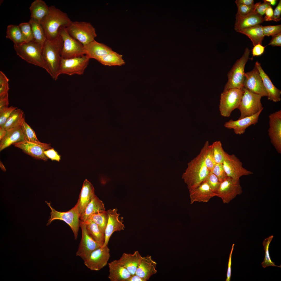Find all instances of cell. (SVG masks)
<instances>
[{"label":"cell","mask_w":281,"mask_h":281,"mask_svg":"<svg viewBox=\"0 0 281 281\" xmlns=\"http://www.w3.org/2000/svg\"><path fill=\"white\" fill-rule=\"evenodd\" d=\"M204 150L203 147L199 154L188 163V167L182 175V178L189 190L195 188L206 181L211 172L205 163Z\"/></svg>","instance_id":"cell-1"},{"label":"cell","mask_w":281,"mask_h":281,"mask_svg":"<svg viewBox=\"0 0 281 281\" xmlns=\"http://www.w3.org/2000/svg\"><path fill=\"white\" fill-rule=\"evenodd\" d=\"M63 44V40L59 34L53 40L47 39L42 48V56L48 73L55 80L59 76Z\"/></svg>","instance_id":"cell-2"},{"label":"cell","mask_w":281,"mask_h":281,"mask_svg":"<svg viewBox=\"0 0 281 281\" xmlns=\"http://www.w3.org/2000/svg\"><path fill=\"white\" fill-rule=\"evenodd\" d=\"M72 21L67 14L54 5L49 7L47 14L41 23L47 39L53 40L59 35L61 27H66Z\"/></svg>","instance_id":"cell-3"},{"label":"cell","mask_w":281,"mask_h":281,"mask_svg":"<svg viewBox=\"0 0 281 281\" xmlns=\"http://www.w3.org/2000/svg\"><path fill=\"white\" fill-rule=\"evenodd\" d=\"M17 54L27 62L48 71L43 59L42 48L34 40L17 46L14 45Z\"/></svg>","instance_id":"cell-4"},{"label":"cell","mask_w":281,"mask_h":281,"mask_svg":"<svg viewBox=\"0 0 281 281\" xmlns=\"http://www.w3.org/2000/svg\"><path fill=\"white\" fill-rule=\"evenodd\" d=\"M250 50L246 48L244 53L238 59L227 74L228 80L223 91L236 88L242 90L245 78V65L249 58Z\"/></svg>","instance_id":"cell-5"},{"label":"cell","mask_w":281,"mask_h":281,"mask_svg":"<svg viewBox=\"0 0 281 281\" xmlns=\"http://www.w3.org/2000/svg\"><path fill=\"white\" fill-rule=\"evenodd\" d=\"M66 28L69 34L84 46L95 40L97 36L95 28L89 22L72 21Z\"/></svg>","instance_id":"cell-6"},{"label":"cell","mask_w":281,"mask_h":281,"mask_svg":"<svg viewBox=\"0 0 281 281\" xmlns=\"http://www.w3.org/2000/svg\"><path fill=\"white\" fill-rule=\"evenodd\" d=\"M243 93L242 89L236 88L223 91L221 94L219 107L221 115L225 117H230L232 112L238 109Z\"/></svg>","instance_id":"cell-7"},{"label":"cell","mask_w":281,"mask_h":281,"mask_svg":"<svg viewBox=\"0 0 281 281\" xmlns=\"http://www.w3.org/2000/svg\"><path fill=\"white\" fill-rule=\"evenodd\" d=\"M45 202L51 211L50 218L47 224L48 226L53 220H62L67 223L73 231L74 239L76 240L80 226V214L76 205L72 208L66 212H58L53 208L50 202Z\"/></svg>","instance_id":"cell-8"},{"label":"cell","mask_w":281,"mask_h":281,"mask_svg":"<svg viewBox=\"0 0 281 281\" xmlns=\"http://www.w3.org/2000/svg\"><path fill=\"white\" fill-rule=\"evenodd\" d=\"M59 32L63 42L61 53L62 58L68 59L85 55L84 46L69 34L66 27L60 28Z\"/></svg>","instance_id":"cell-9"},{"label":"cell","mask_w":281,"mask_h":281,"mask_svg":"<svg viewBox=\"0 0 281 281\" xmlns=\"http://www.w3.org/2000/svg\"><path fill=\"white\" fill-rule=\"evenodd\" d=\"M242 89L243 93L238 108L240 113L239 119L253 115L264 109L261 96L250 92L244 88Z\"/></svg>","instance_id":"cell-10"},{"label":"cell","mask_w":281,"mask_h":281,"mask_svg":"<svg viewBox=\"0 0 281 281\" xmlns=\"http://www.w3.org/2000/svg\"><path fill=\"white\" fill-rule=\"evenodd\" d=\"M242 192L240 180H235L227 177L220 182L216 196L220 198L223 203L228 204Z\"/></svg>","instance_id":"cell-11"},{"label":"cell","mask_w":281,"mask_h":281,"mask_svg":"<svg viewBox=\"0 0 281 281\" xmlns=\"http://www.w3.org/2000/svg\"><path fill=\"white\" fill-rule=\"evenodd\" d=\"M90 59L86 55L68 59L61 58L59 75L66 74L71 75L74 74L83 75L88 66Z\"/></svg>","instance_id":"cell-12"},{"label":"cell","mask_w":281,"mask_h":281,"mask_svg":"<svg viewBox=\"0 0 281 281\" xmlns=\"http://www.w3.org/2000/svg\"><path fill=\"white\" fill-rule=\"evenodd\" d=\"M222 164L227 177L235 180H239L243 176L253 174L244 168L242 162L233 154L229 155L227 153Z\"/></svg>","instance_id":"cell-13"},{"label":"cell","mask_w":281,"mask_h":281,"mask_svg":"<svg viewBox=\"0 0 281 281\" xmlns=\"http://www.w3.org/2000/svg\"><path fill=\"white\" fill-rule=\"evenodd\" d=\"M110 257L108 246L101 247L92 252L84 260L85 265L91 270H100L106 265Z\"/></svg>","instance_id":"cell-14"},{"label":"cell","mask_w":281,"mask_h":281,"mask_svg":"<svg viewBox=\"0 0 281 281\" xmlns=\"http://www.w3.org/2000/svg\"><path fill=\"white\" fill-rule=\"evenodd\" d=\"M243 88L262 97L267 96L261 78L255 66L251 71L245 73Z\"/></svg>","instance_id":"cell-15"},{"label":"cell","mask_w":281,"mask_h":281,"mask_svg":"<svg viewBox=\"0 0 281 281\" xmlns=\"http://www.w3.org/2000/svg\"><path fill=\"white\" fill-rule=\"evenodd\" d=\"M268 135L271 142L277 152L281 154V110L270 114L269 116Z\"/></svg>","instance_id":"cell-16"},{"label":"cell","mask_w":281,"mask_h":281,"mask_svg":"<svg viewBox=\"0 0 281 281\" xmlns=\"http://www.w3.org/2000/svg\"><path fill=\"white\" fill-rule=\"evenodd\" d=\"M79 223L81 229L82 236L76 255L84 260L94 251L102 246L89 235L85 223L80 220Z\"/></svg>","instance_id":"cell-17"},{"label":"cell","mask_w":281,"mask_h":281,"mask_svg":"<svg viewBox=\"0 0 281 281\" xmlns=\"http://www.w3.org/2000/svg\"><path fill=\"white\" fill-rule=\"evenodd\" d=\"M12 145L31 156L44 161H47L48 158L44 154V151L52 148L49 144L41 142L36 143L25 140L15 143Z\"/></svg>","instance_id":"cell-18"},{"label":"cell","mask_w":281,"mask_h":281,"mask_svg":"<svg viewBox=\"0 0 281 281\" xmlns=\"http://www.w3.org/2000/svg\"><path fill=\"white\" fill-rule=\"evenodd\" d=\"M117 211L116 208L107 211L108 220L105 232V242L102 247L108 246L110 237L113 233L123 230L125 228L123 221L119 219V214L117 213Z\"/></svg>","instance_id":"cell-19"},{"label":"cell","mask_w":281,"mask_h":281,"mask_svg":"<svg viewBox=\"0 0 281 281\" xmlns=\"http://www.w3.org/2000/svg\"><path fill=\"white\" fill-rule=\"evenodd\" d=\"M262 111L252 116L238 119L236 120L231 119L225 123L224 126L228 129H233L237 135L242 134L245 132L247 127L252 125H255L258 123L259 115Z\"/></svg>","instance_id":"cell-20"},{"label":"cell","mask_w":281,"mask_h":281,"mask_svg":"<svg viewBox=\"0 0 281 281\" xmlns=\"http://www.w3.org/2000/svg\"><path fill=\"white\" fill-rule=\"evenodd\" d=\"M255 67L258 70L267 94L268 99L275 102L280 101L281 100V91L274 85L270 78L262 68L260 64L258 61L256 62Z\"/></svg>","instance_id":"cell-21"},{"label":"cell","mask_w":281,"mask_h":281,"mask_svg":"<svg viewBox=\"0 0 281 281\" xmlns=\"http://www.w3.org/2000/svg\"><path fill=\"white\" fill-rule=\"evenodd\" d=\"M189 191L191 204L195 202H207L216 196V193L211 190L206 181Z\"/></svg>","instance_id":"cell-22"},{"label":"cell","mask_w":281,"mask_h":281,"mask_svg":"<svg viewBox=\"0 0 281 281\" xmlns=\"http://www.w3.org/2000/svg\"><path fill=\"white\" fill-rule=\"evenodd\" d=\"M95 195L93 185L87 179H85L76 204L79 210L80 218L84 214L86 207Z\"/></svg>","instance_id":"cell-23"},{"label":"cell","mask_w":281,"mask_h":281,"mask_svg":"<svg viewBox=\"0 0 281 281\" xmlns=\"http://www.w3.org/2000/svg\"><path fill=\"white\" fill-rule=\"evenodd\" d=\"M236 18L235 29L238 32L241 29L260 24L264 21L263 16L256 11L245 15L237 14Z\"/></svg>","instance_id":"cell-24"},{"label":"cell","mask_w":281,"mask_h":281,"mask_svg":"<svg viewBox=\"0 0 281 281\" xmlns=\"http://www.w3.org/2000/svg\"><path fill=\"white\" fill-rule=\"evenodd\" d=\"M156 265L157 263L152 259L151 256L142 257L135 274L144 281H147L157 272Z\"/></svg>","instance_id":"cell-25"},{"label":"cell","mask_w":281,"mask_h":281,"mask_svg":"<svg viewBox=\"0 0 281 281\" xmlns=\"http://www.w3.org/2000/svg\"><path fill=\"white\" fill-rule=\"evenodd\" d=\"M84 46L85 55L90 59L97 60L113 51L109 46L95 40Z\"/></svg>","instance_id":"cell-26"},{"label":"cell","mask_w":281,"mask_h":281,"mask_svg":"<svg viewBox=\"0 0 281 281\" xmlns=\"http://www.w3.org/2000/svg\"><path fill=\"white\" fill-rule=\"evenodd\" d=\"M24 140L21 125L7 129L5 136L0 140V151L14 143Z\"/></svg>","instance_id":"cell-27"},{"label":"cell","mask_w":281,"mask_h":281,"mask_svg":"<svg viewBox=\"0 0 281 281\" xmlns=\"http://www.w3.org/2000/svg\"><path fill=\"white\" fill-rule=\"evenodd\" d=\"M108 265L109 268L108 278L111 281H127L132 275L117 260L111 261Z\"/></svg>","instance_id":"cell-28"},{"label":"cell","mask_w":281,"mask_h":281,"mask_svg":"<svg viewBox=\"0 0 281 281\" xmlns=\"http://www.w3.org/2000/svg\"><path fill=\"white\" fill-rule=\"evenodd\" d=\"M142 257L139 252L137 251L133 254L124 253L120 258L117 260L133 275L136 273Z\"/></svg>","instance_id":"cell-29"},{"label":"cell","mask_w":281,"mask_h":281,"mask_svg":"<svg viewBox=\"0 0 281 281\" xmlns=\"http://www.w3.org/2000/svg\"><path fill=\"white\" fill-rule=\"evenodd\" d=\"M29 9L31 13V18L41 24L48 13L49 7L44 1L36 0L31 3Z\"/></svg>","instance_id":"cell-30"},{"label":"cell","mask_w":281,"mask_h":281,"mask_svg":"<svg viewBox=\"0 0 281 281\" xmlns=\"http://www.w3.org/2000/svg\"><path fill=\"white\" fill-rule=\"evenodd\" d=\"M105 211L103 202L95 195L86 207L80 220L85 222L92 215Z\"/></svg>","instance_id":"cell-31"},{"label":"cell","mask_w":281,"mask_h":281,"mask_svg":"<svg viewBox=\"0 0 281 281\" xmlns=\"http://www.w3.org/2000/svg\"><path fill=\"white\" fill-rule=\"evenodd\" d=\"M263 26L260 24L243 29L238 32L244 34L250 39L254 46L258 44H261L265 36Z\"/></svg>","instance_id":"cell-32"},{"label":"cell","mask_w":281,"mask_h":281,"mask_svg":"<svg viewBox=\"0 0 281 281\" xmlns=\"http://www.w3.org/2000/svg\"><path fill=\"white\" fill-rule=\"evenodd\" d=\"M84 222L89 235L102 247L105 242V233L101 231L97 225L91 219H89Z\"/></svg>","instance_id":"cell-33"},{"label":"cell","mask_w":281,"mask_h":281,"mask_svg":"<svg viewBox=\"0 0 281 281\" xmlns=\"http://www.w3.org/2000/svg\"><path fill=\"white\" fill-rule=\"evenodd\" d=\"M122 57V55L113 51L99 58L97 61L105 66H120L125 64Z\"/></svg>","instance_id":"cell-34"},{"label":"cell","mask_w":281,"mask_h":281,"mask_svg":"<svg viewBox=\"0 0 281 281\" xmlns=\"http://www.w3.org/2000/svg\"><path fill=\"white\" fill-rule=\"evenodd\" d=\"M5 37L12 41L14 45L19 46L26 43L18 25H8Z\"/></svg>","instance_id":"cell-35"},{"label":"cell","mask_w":281,"mask_h":281,"mask_svg":"<svg viewBox=\"0 0 281 281\" xmlns=\"http://www.w3.org/2000/svg\"><path fill=\"white\" fill-rule=\"evenodd\" d=\"M32 29L34 40L42 48L47 39L44 30L40 23L30 18L29 22Z\"/></svg>","instance_id":"cell-36"},{"label":"cell","mask_w":281,"mask_h":281,"mask_svg":"<svg viewBox=\"0 0 281 281\" xmlns=\"http://www.w3.org/2000/svg\"><path fill=\"white\" fill-rule=\"evenodd\" d=\"M24 116L23 111L17 108L13 111L4 125L1 127L7 130L21 125L24 119Z\"/></svg>","instance_id":"cell-37"},{"label":"cell","mask_w":281,"mask_h":281,"mask_svg":"<svg viewBox=\"0 0 281 281\" xmlns=\"http://www.w3.org/2000/svg\"><path fill=\"white\" fill-rule=\"evenodd\" d=\"M204 148V158L206 165L211 172L216 164L215 161L212 145H209L207 141L203 146Z\"/></svg>","instance_id":"cell-38"},{"label":"cell","mask_w":281,"mask_h":281,"mask_svg":"<svg viewBox=\"0 0 281 281\" xmlns=\"http://www.w3.org/2000/svg\"><path fill=\"white\" fill-rule=\"evenodd\" d=\"M213 156L216 163H222L227 153L224 150L221 142L217 141L212 145Z\"/></svg>","instance_id":"cell-39"},{"label":"cell","mask_w":281,"mask_h":281,"mask_svg":"<svg viewBox=\"0 0 281 281\" xmlns=\"http://www.w3.org/2000/svg\"><path fill=\"white\" fill-rule=\"evenodd\" d=\"M273 237V235L269 236L263 241V244L265 251V256L263 261L261 263L262 266L265 268L269 266H276L281 267V266L276 265L271 260L269 254V248L270 243Z\"/></svg>","instance_id":"cell-40"},{"label":"cell","mask_w":281,"mask_h":281,"mask_svg":"<svg viewBox=\"0 0 281 281\" xmlns=\"http://www.w3.org/2000/svg\"><path fill=\"white\" fill-rule=\"evenodd\" d=\"M21 129L24 135L25 140L36 143H40L37 138L35 132L25 122L23 119L21 125Z\"/></svg>","instance_id":"cell-41"},{"label":"cell","mask_w":281,"mask_h":281,"mask_svg":"<svg viewBox=\"0 0 281 281\" xmlns=\"http://www.w3.org/2000/svg\"><path fill=\"white\" fill-rule=\"evenodd\" d=\"M89 219L97 224L101 231L105 233L108 220V215L107 211L92 215Z\"/></svg>","instance_id":"cell-42"},{"label":"cell","mask_w":281,"mask_h":281,"mask_svg":"<svg viewBox=\"0 0 281 281\" xmlns=\"http://www.w3.org/2000/svg\"><path fill=\"white\" fill-rule=\"evenodd\" d=\"M18 25L26 43L34 40L31 27L29 22L21 23Z\"/></svg>","instance_id":"cell-43"},{"label":"cell","mask_w":281,"mask_h":281,"mask_svg":"<svg viewBox=\"0 0 281 281\" xmlns=\"http://www.w3.org/2000/svg\"><path fill=\"white\" fill-rule=\"evenodd\" d=\"M206 181L211 190L216 193L220 183L217 177L211 172Z\"/></svg>","instance_id":"cell-44"},{"label":"cell","mask_w":281,"mask_h":281,"mask_svg":"<svg viewBox=\"0 0 281 281\" xmlns=\"http://www.w3.org/2000/svg\"><path fill=\"white\" fill-rule=\"evenodd\" d=\"M17 108L12 106L0 109V126L2 127L10 115Z\"/></svg>","instance_id":"cell-45"},{"label":"cell","mask_w":281,"mask_h":281,"mask_svg":"<svg viewBox=\"0 0 281 281\" xmlns=\"http://www.w3.org/2000/svg\"><path fill=\"white\" fill-rule=\"evenodd\" d=\"M211 172L217 177L220 182L227 177L222 163H216Z\"/></svg>","instance_id":"cell-46"},{"label":"cell","mask_w":281,"mask_h":281,"mask_svg":"<svg viewBox=\"0 0 281 281\" xmlns=\"http://www.w3.org/2000/svg\"><path fill=\"white\" fill-rule=\"evenodd\" d=\"M264 36H273L281 32V25L263 26Z\"/></svg>","instance_id":"cell-47"},{"label":"cell","mask_w":281,"mask_h":281,"mask_svg":"<svg viewBox=\"0 0 281 281\" xmlns=\"http://www.w3.org/2000/svg\"><path fill=\"white\" fill-rule=\"evenodd\" d=\"M238 8L237 14L240 15H245L256 11V4L252 6H248L236 2Z\"/></svg>","instance_id":"cell-48"},{"label":"cell","mask_w":281,"mask_h":281,"mask_svg":"<svg viewBox=\"0 0 281 281\" xmlns=\"http://www.w3.org/2000/svg\"><path fill=\"white\" fill-rule=\"evenodd\" d=\"M44 154L48 158L52 161L54 160L59 162L61 159V156L53 148H51L45 151Z\"/></svg>","instance_id":"cell-49"},{"label":"cell","mask_w":281,"mask_h":281,"mask_svg":"<svg viewBox=\"0 0 281 281\" xmlns=\"http://www.w3.org/2000/svg\"><path fill=\"white\" fill-rule=\"evenodd\" d=\"M264 2L261 3L260 2L256 3V11L260 15L263 16L265 12L267 9L271 5L268 2L264 0Z\"/></svg>","instance_id":"cell-50"},{"label":"cell","mask_w":281,"mask_h":281,"mask_svg":"<svg viewBox=\"0 0 281 281\" xmlns=\"http://www.w3.org/2000/svg\"><path fill=\"white\" fill-rule=\"evenodd\" d=\"M265 47L259 44L254 46L252 50L253 56H257L262 55L264 52Z\"/></svg>","instance_id":"cell-51"},{"label":"cell","mask_w":281,"mask_h":281,"mask_svg":"<svg viewBox=\"0 0 281 281\" xmlns=\"http://www.w3.org/2000/svg\"><path fill=\"white\" fill-rule=\"evenodd\" d=\"M8 92L0 94V109L8 107Z\"/></svg>","instance_id":"cell-52"},{"label":"cell","mask_w":281,"mask_h":281,"mask_svg":"<svg viewBox=\"0 0 281 281\" xmlns=\"http://www.w3.org/2000/svg\"><path fill=\"white\" fill-rule=\"evenodd\" d=\"M281 1L280 0L277 5L273 11V20L277 22L281 20Z\"/></svg>","instance_id":"cell-53"},{"label":"cell","mask_w":281,"mask_h":281,"mask_svg":"<svg viewBox=\"0 0 281 281\" xmlns=\"http://www.w3.org/2000/svg\"><path fill=\"white\" fill-rule=\"evenodd\" d=\"M268 45L273 46H281V32L272 36Z\"/></svg>","instance_id":"cell-54"},{"label":"cell","mask_w":281,"mask_h":281,"mask_svg":"<svg viewBox=\"0 0 281 281\" xmlns=\"http://www.w3.org/2000/svg\"><path fill=\"white\" fill-rule=\"evenodd\" d=\"M234 244H233L232 246L231 250L230 253L228 263V267L227 273V278L226 281H230L231 276V265L232 263V253L234 249Z\"/></svg>","instance_id":"cell-55"},{"label":"cell","mask_w":281,"mask_h":281,"mask_svg":"<svg viewBox=\"0 0 281 281\" xmlns=\"http://www.w3.org/2000/svg\"><path fill=\"white\" fill-rule=\"evenodd\" d=\"M273 11L271 6H270L267 9L265 12V16L264 18V21H270L273 20Z\"/></svg>","instance_id":"cell-56"},{"label":"cell","mask_w":281,"mask_h":281,"mask_svg":"<svg viewBox=\"0 0 281 281\" xmlns=\"http://www.w3.org/2000/svg\"><path fill=\"white\" fill-rule=\"evenodd\" d=\"M9 81V79L4 73L2 71H0V85L8 84Z\"/></svg>","instance_id":"cell-57"},{"label":"cell","mask_w":281,"mask_h":281,"mask_svg":"<svg viewBox=\"0 0 281 281\" xmlns=\"http://www.w3.org/2000/svg\"><path fill=\"white\" fill-rule=\"evenodd\" d=\"M235 2L248 6H253L254 4L253 0H237Z\"/></svg>","instance_id":"cell-58"},{"label":"cell","mask_w":281,"mask_h":281,"mask_svg":"<svg viewBox=\"0 0 281 281\" xmlns=\"http://www.w3.org/2000/svg\"><path fill=\"white\" fill-rule=\"evenodd\" d=\"M9 90V84L0 85V94L8 92Z\"/></svg>","instance_id":"cell-59"},{"label":"cell","mask_w":281,"mask_h":281,"mask_svg":"<svg viewBox=\"0 0 281 281\" xmlns=\"http://www.w3.org/2000/svg\"><path fill=\"white\" fill-rule=\"evenodd\" d=\"M127 281H144V280L136 274L131 275Z\"/></svg>","instance_id":"cell-60"},{"label":"cell","mask_w":281,"mask_h":281,"mask_svg":"<svg viewBox=\"0 0 281 281\" xmlns=\"http://www.w3.org/2000/svg\"><path fill=\"white\" fill-rule=\"evenodd\" d=\"M6 132V130L0 127V140L5 136Z\"/></svg>","instance_id":"cell-61"},{"label":"cell","mask_w":281,"mask_h":281,"mask_svg":"<svg viewBox=\"0 0 281 281\" xmlns=\"http://www.w3.org/2000/svg\"><path fill=\"white\" fill-rule=\"evenodd\" d=\"M266 1L269 3L271 5H274L276 3L277 0H265Z\"/></svg>","instance_id":"cell-62"},{"label":"cell","mask_w":281,"mask_h":281,"mask_svg":"<svg viewBox=\"0 0 281 281\" xmlns=\"http://www.w3.org/2000/svg\"><path fill=\"white\" fill-rule=\"evenodd\" d=\"M0 167L1 169L4 171H5L6 169L2 162H0Z\"/></svg>","instance_id":"cell-63"}]
</instances>
